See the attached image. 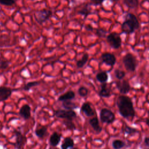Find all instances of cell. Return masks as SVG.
Wrapping results in <instances>:
<instances>
[{"label":"cell","instance_id":"9c48e42d","mask_svg":"<svg viewBox=\"0 0 149 149\" xmlns=\"http://www.w3.org/2000/svg\"><path fill=\"white\" fill-rule=\"evenodd\" d=\"M101 58L103 63L110 66H113L116 62L115 56L113 54L109 52H105L102 54L101 55Z\"/></svg>","mask_w":149,"mask_h":149},{"label":"cell","instance_id":"4dcf8cb0","mask_svg":"<svg viewBox=\"0 0 149 149\" xmlns=\"http://www.w3.org/2000/svg\"><path fill=\"white\" fill-rule=\"evenodd\" d=\"M78 94L81 97H86L88 94V90L87 88L84 86H81L77 90Z\"/></svg>","mask_w":149,"mask_h":149},{"label":"cell","instance_id":"603a6c76","mask_svg":"<svg viewBox=\"0 0 149 149\" xmlns=\"http://www.w3.org/2000/svg\"><path fill=\"white\" fill-rule=\"evenodd\" d=\"M88 54L87 53H85L83 54V56L81 57V58L77 61L76 62V66L77 68H83L86 63H87V62L88 61Z\"/></svg>","mask_w":149,"mask_h":149},{"label":"cell","instance_id":"836d02e7","mask_svg":"<svg viewBox=\"0 0 149 149\" xmlns=\"http://www.w3.org/2000/svg\"><path fill=\"white\" fill-rule=\"evenodd\" d=\"M15 3V0H0V4L6 6H12Z\"/></svg>","mask_w":149,"mask_h":149},{"label":"cell","instance_id":"3957f363","mask_svg":"<svg viewBox=\"0 0 149 149\" xmlns=\"http://www.w3.org/2000/svg\"><path fill=\"white\" fill-rule=\"evenodd\" d=\"M54 116L58 118L73 120L77 117V113L74 110L58 109L54 111Z\"/></svg>","mask_w":149,"mask_h":149},{"label":"cell","instance_id":"74e56055","mask_svg":"<svg viewBox=\"0 0 149 149\" xmlns=\"http://www.w3.org/2000/svg\"><path fill=\"white\" fill-rule=\"evenodd\" d=\"M145 122H146V124L147 125V126L149 127V116L147 117V118L146 119Z\"/></svg>","mask_w":149,"mask_h":149},{"label":"cell","instance_id":"1f68e13d","mask_svg":"<svg viewBox=\"0 0 149 149\" xmlns=\"http://www.w3.org/2000/svg\"><path fill=\"white\" fill-rule=\"evenodd\" d=\"M10 65L9 61L3 58H0V69H6Z\"/></svg>","mask_w":149,"mask_h":149},{"label":"cell","instance_id":"2e32d148","mask_svg":"<svg viewBox=\"0 0 149 149\" xmlns=\"http://www.w3.org/2000/svg\"><path fill=\"white\" fill-rule=\"evenodd\" d=\"M88 123L96 133H100L102 130L101 126L100 125L99 120L97 117L95 116L90 119L88 120Z\"/></svg>","mask_w":149,"mask_h":149},{"label":"cell","instance_id":"30bf717a","mask_svg":"<svg viewBox=\"0 0 149 149\" xmlns=\"http://www.w3.org/2000/svg\"><path fill=\"white\" fill-rule=\"evenodd\" d=\"M80 111L87 117L93 116L95 114V111L91 107V104L88 102H85L82 104Z\"/></svg>","mask_w":149,"mask_h":149},{"label":"cell","instance_id":"6da1fadb","mask_svg":"<svg viewBox=\"0 0 149 149\" xmlns=\"http://www.w3.org/2000/svg\"><path fill=\"white\" fill-rule=\"evenodd\" d=\"M116 103L120 115L125 119L133 120L135 110L132 99L126 95H121L117 98Z\"/></svg>","mask_w":149,"mask_h":149},{"label":"cell","instance_id":"5bb4252c","mask_svg":"<svg viewBox=\"0 0 149 149\" xmlns=\"http://www.w3.org/2000/svg\"><path fill=\"white\" fill-rule=\"evenodd\" d=\"M62 135L56 132H54L52 133V134L49 137V144L52 147L57 146L61 140Z\"/></svg>","mask_w":149,"mask_h":149},{"label":"cell","instance_id":"60d3db41","mask_svg":"<svg viewBox=\"0 0 149 149\" xmlns=\"http://www.w3.org/2000/svg\"><path fill=\"white\" fill-rule=\"evenodd\" d=\"M147 149H149V148H147Z\"/></svg>","mask_w":149,"mask_h":149},{"label":"cell","instance_id":"277c9868","mask_svg":"<svg viewBox=\"0 0 149 149\" xmlns=\"http://www.w3.org/2000/svg\"><path fill=\"white\" fill-rule=\"evenodd\" d=\"M100 118L103 123L111 124L115 120V116L113 112L109 109L102 108L100 112Z\"/></svg>","mask_w":149,"mask_h":149},{"label":"cell","instance_id":"ab89813d","mask_svg":"<svg viewBox=\"0 0 149 149\" xmlns=\"http://www.w3.org/2000/svg\"><path fill=\"white\" fill-rule=\"evenodd\" d=\"M113 2H118L119 0H112Z\"/></svg>","mask_w":149,"mask_h":149},{"label":"cell","instance_id":"d6a6232c","mask_svg":"<svg viewBox=\"0 0 149 149\" xmlns=\"http://www.w3.org/2000/svg\"><path fill=\"white\" fill-rule=\"evenodd\" d=\"M107 31L103 29L99 28L96 30V34L99 37H105L106 36Z\"/></svg>","mask_w":149,"mask_h":149},{"label":"cell","instance_id":"d6986e66","mask_svg":"<svg viewBox=\"0 0 149 149\" xmlns=\"http://www.w3.org/2000/svg\"><path fill=\"white\" fill-rule=\"evenodd\" d=\"M125 20H127L130 22H131L133 24V25L135 27L136 29H139V27L140 26L139 22L137 17H136V16L134 15L133 14L130 13L126 14L125 16Z\"/></svg>","mask_w":149,"mask_h":149},{"label":"cell","instance_id":"e575fe53","mask_svg":"<svg viewBox=\"0 0 149 149\" xmlns=\"http://www.w3.org/2000/svg\"><path fill=\"white\" fill-rule=\"evenodd\" d=\"M105 0H91V1L95 5H98L101 4Z\"/></svg>","mask_w":149,"mask_h":149},{"label":"cell","instance_id":"7c38bea8","mask_svg":"<svg viewBox=\"0 0 149 149\" xmlns=\"http://www.w3.org/2000/svg\"><path fill=\"white\" fill-rule=\"evenodd\" d=\"M121 29L122 33L126 34H131L136 30L133 24L127 20H125L122 23L121 25Z\"/></svg>","mask_w":149,"mask_h":149},{"label":"cell","instance_id":"d590c367","mask_svg":"<svg viewBox=\"0 0 149 149\" xmlns=\"http://www.w3.org/2000/svg\"><path fill=\"white\" fill-rule=\"evenodd\" d=\"M144 143L146 146L149 147V136H147L144 138Z\"/></svg>","mask_w":149,"mask_h":149},{"label":"cell","instance_id":"484cf974","mask_svg":"<svg viewBox=\"0 0 149 149\" xmlns=\"http://www.w3.org/2000/svg\"><path fill=\"white\" fill-rule=\"evenodd\" d=\"M124 4L129 8H135L139 5L138 0H123Z\"/></svg>","mask_w":149,"mask_h":149},{"label":"cell","instance_id":"8fae6325","mask_svg":"<svg viewBox=\"0 0 149 149\" xmlns=\"http://www.w3.org/2000/svg\"><path fill=\"white\" fill-rule=\"evenodd\" d=\"M13 90L9 87L1 86L0 87V102L5 101L8 100L11 95Z\"/></svg>","mask_w":149,"mask_h":149},{"label":"cell","instance_id":"7a4b0ae2","mask_svg":"<svg viewBox=\"0 0 149 149\" xmlns=\"http://www.w3.org/2000/svg\"><path fill=\"white\" fill-rule=\"evenodd\" d=\"M123 63L126 69L131 72L136 70L137 65V61L136 57L130 53L126 54L122 59Z\"/></svg>","mask_w":149,"mask_h":149},{"label":"cell","instance_id":"d4e9b609","mask_svg":"<svg viewBox=\"0 0 149 149\" xmlns=\"http://www.w3.org/2000/svg\"><path fill=\"white\" fill-rule=\"evenodd\" d=\"M63 124L66 127L67 129L73 130H76V127L74 123L72 122V120H68V119H64L63 120Z\"/></svg>","mask_w":149,"mask_h":149},{"label":"cell","instance_id":"44dd1931","mask_svg":"<svg viewBox=\"0 0 149 149\" xmlns=\"http://www.w3.org/2000/svg\"><path fill=\"white\" fill-rule=\"evenodd\" d=\"M96 79L101 83H105L108 79V74L105 71H101L96 74Z\"/></svg>","mask_w":149,"mask_h":149},{"label":"cell","instance_id":"8d00e7d4","mask_svg":"<svg viewBox=\"0 0 149 149\" xmlns=\"http://www.w3.org/2000/svg\"><path fill=\"white\" fill-rule=\"evenodd\" d=\"M86 29L88 31H92L93 29V27L90 24H88V25L86 26Z\"/></svg>","mask_w":149,"mask_h":149},{"label":"cell","instance_id":"4316f807","mask_svg":"<svg viewBox=\"0 0 149 149\" xmlns=\"http://www.w3.org/2000/svg\"><path fill=\"white\" fill-rule=\"evenodd\" d=\"M122 132L126 134L130 135V134H132L137 133L138 130L136 128L132 127L127 125H125V126L122 129Z\"/></svg>","mask_w":149,"mask_h":149},{"label":"cell","instance_id":"7402d4cb","mask_svg":"<svg viewBox=\"0 0 149 149\" xmlns=\"http://www.w3.org/2000/svg\"><path fill=\"white\" fill-rule=\"evenodd\" d=\"M34 133L38 138L42 139L45 136L47 133V127L45 126H42L40 128L37 129L35 130Z\"/></svg>","mask_w":149,"mask_h":149},{"label":"cell","instance_id":"f35d334b","mask_svg":"<svg viewBox=\"0 0 149 149\" xmlns=\"http://www.w3.org/2000/svg\"><path fill=\"white\" fill-rule=\"evenodd\" d=\"M70 149H77V148H76V147H72V148H70Z\"/></svg>","mask_w":149,"mask_h":149},{"label":"cell","instance_id":"83f0119b","mask_svg":"<svg viewBox=\"0 0 149 149\" xmlns=\"http://www.w3.org/2000/svg\"><path fill=\"white\" fill-rule=\"evenodd\" d=\"M78 13L84 16V18L86 19L87 17V16L91 14V12H90V8L88 7V5H86L83 8H81L80 10L78 11Z\"/></svg>","mask_w":149,"mask_h":149},{"label":"cell","instance_id":"4fadbf2b","mask_svg":"<svg viewBox=\"0 0 149 149\" xmlns=\"http://www.w3.org/2000/svg\"><path fill=\"white\" fill-rule=\"evenodd\" d=\"M19 115L24 120H28L31 117V107L28 104H24L19 109Z\"/></svg>","mask_w":149,"mask_h":149},{"label":"cell","instance_id":"ffe728a7","mask_svg":"<svg viewBox=\"0 0 149 149\" xmlns=\"http://www.w3.org/2000/svg\"><path fill=\"white\" fill-rule=\"evenodd\" d=\"M62 107L67 110H74L78 108V106L76 103L71 100H67L63 101L62 103Z\"/></svg>","mask_w":149,"mask_h":149},{"label":"cell","instance_id":"f546056e","mask_svg":"<svg viewBox=\"0 0 149 149\" xmlns=\"http://www.w3.org/2000/svg\"><path fill=\"white\" fill-rule=\"evenodd\" d=\"M114 75L118 80H122L126 75V73L119 69H116L114 70Z\"/></svg>","mask_w":149,"mask_h":149},{"label":"cell","instance_id":"52a82bcc","mask_svg":"<svg viewBox=\"0 0 149 149\" xmlns=\"http://www.w3.org/2000/svg\"><path fill=\"white\" fill-rule=\"evenodd\" d=\"M116 87L122 95L127 94L130 90L131 87L127 80H119L116 82Z\"/></svg>","mask_w":149,"mask_h":149},{"label":"cell","instance_id":"8992f818","mask_svg":"<svg viewBox=\"0 0 149 149\" xmlns=\"http://www.w3.org/2000/svg\"><path fill=\"white\" fill-rule=\"evenodd\" d=\"M52 12L50 10L42 9L34 13V17L37 23L41 24L48 20L52 16Z\"/></svg>","mask_w":149,"mask_h":149},{"label":"cell","instance_id":"9a60e30c","mask_svg":"<svg viewBox=\"0 0 149 149\" xmlns=\"http://www.w3.org/2000/svg\"><path fill=\"white\" fill-rule=\"evenodd\" d=\"M107 82L101 83L100 86V90L98 92V95L103 98H108L111 95V90L108 87Z\"/></svg>","mask_w":149,"mask_h":149},{"label":"cell","instance_id":"cb8c5ba5","mask_svg":"<svg viewBox=\"0 0 149 149\" xmlns=\"http://www.w3.org/2000/svg\"><path fill=\"white\" fill-rule=\"evenodd\" d=\"M126 146V143L119 139H115L112 142V147L113 149H121Z\"/></svg>","mask_w":149,"mask_h":149},{"label":"cell","instance_id":"f1b7e54d","mask_svg":"<svg viewBox=\"0 0 149 149\" xmlns=\"http://www.w3.org/2000/svg\"><path fill=\"white\" fill-rule=\"evenodd\" d=\"M40 84L39 81H30L27 83V84H26L23 87V90L24 91H29L30 89H31L33 87L38 86Z\"/></svg>","mask_w":149,"mask_h":149},{"label":"cell","instance_id":"5b68a950","mask_svg":"<svg viewBox=\"0 0 149 149\" xmlns=\"http://www.w3.org/2000/svg\"><path fill=\"white\" fill-rule=\"evenodd\" d=\"M107 41L113 49L119 48L122 44V40L119 34L115 32L110 33L107 36Z\"/></svg>","mask_w":149,"mask_h":149},{"label":"cell","instance_id":"e0dca14e","mask_svg":"<svg viewBox=\"0 0 149 149\" xmlns=\"http://www.w3.org/2000/svg\"><path fill=\"white\" fill-rule=\"evenodd\" d=\"M75 96H76L75 93L73 91L70 90V91H68L66 92L65 93L61 95L58 97V101L63 102V101H67V100H72L75 98Z\"/></svg>","mask_w":149,"mask_h":149},{"label":"cell","instance_id":"ba28073f","mask_svg":"<svg viewBox=\"0 0 149 149\" xmlns=\"http://www.w3.org/2000/svg\"><path fill=\"white\" fill-rule=\"evenodd\" d=\"M14 134L16 137L15 147L16 149H22L26 143V138L22 133L18 130H15Z\"/></svg>","mask_w":149,"mask_h":149},{"label":"cell","instance_id":"ac0fdd59","mask_svg":"<svg viewBox=\"0 0 149 149\" xmlns=\"http://www.w3.org/2000/svg\"><path fill=\"white\" fill-rule=\"evenodd\" d=\"M74 146V142L73 139L70 137H66L63 139L61 145V148L68 149V148L73 147Z\"/></svg>","mask_w":149,"mask_h":149}]
</instances>
